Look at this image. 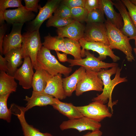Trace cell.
I'll list each match as a JSON object with an SVG mask.
<instances>
[{
    "instance_id": "obj_15",
    "label": "cell",
    "mask_w": 136,
    "mask_h": 136,
    "mask_svg": "<svg viewBox=\"0 0 136 136\" xmlns=\"http://www.w3.org/2000/svg\"><path fill=\"white\" fill-rule=\"evenodd\" d=\"M36 15L27 10L25 6L13 10H6L4 13L5 20L10 24L24 23L34 19Z\"/></svg>"
},
{
    "instance_id": "obj_8",
    "label": "cell",
    "mask_w": 136,
    "mask_h": 136,
    "mask_svg": "<svg viewBox=\"0 0 136 136\" xmlns=\"http://www.w3.org/2000/svg\"><path fill=\"white\" fill-rule=\"evenodd\" d=\"M82 47L81 54L82 57H84L85 50H91L97 52L99 55L98 57L101 60L105 59L107 56L110 57L113 61L116 62L120 59V57L116 55L109 46L99 42H88L82 38L79 41Z\"/></svg>"
},
{
    "instance_id": "obj_35",
    "label": "cell",
    "mask_w": 136,
    "mask_h": 136,
    "mask_svg": "<svg viewBox=\"0 0 136 136\" xmlns=\"http://www.w3.org/2000/svg\"><path fill=\"white\" fill-rule=\"evenodd\" d=\"M25 7L28 10L37 13L41 7L38 4L39 0H24Z\"/></svg>"
},
{
    "instance_id": "obj_19",
    "label": "cell",
    "mask_w": 136,
    "mask_h": 136,
    "mask_svg": "<svg viewBox=\"0 0 136 136\" xmlns=\"http://www.w3.org/2000/svg\"><path fill=\"white\" fill-rule=\"evenodd\" d=\"M62 74H58L49 80L44 92L54 98L62 100L66 97L63 89Z\"/></svg>"
},
{
    "instance_id": "obj_28",
    "label": "cell",
    "mask_w": 136,
    "mask_h": 136,
    "mask_svg": "<svg viewBox=\"0 0 136 136\" xmlns=\"http://www.w3.org/2000/svg\"><path fill=\"white\" fill-rule=\"evenodd\" d=\"M10 93L0 95V118L8 123L11 122L12 112L7 106V101Z\"/></svg>"
},
{
    "instance_id": "obj_5",
    "label": "cell",
    "mask_w": 136,
    "mask_h": 136,
    "mask_svg": "<svg viewBox=\"0 0 136 136\" xmlns=\"http://www.w3.org/2000/svg\"><path fill=\"white\" fill-rule=\"evenodd\" d=\"M84 54L86 57L84 58L78 60L68 59L67 62L70 64L69 66H80L84 67L86 70L98 72L104 69L118 65V64L116 63H107L102 61L95 57L88 50H85Z\"/></svg>"
},
{
    "instance_id": "obj_34",
    "label": "cell",
    "mask_w": 136,
    "mask_h": 136,
    "mask_svg": "<svg viewBox=\"0 0 136 136\" xmlns=\"http://www.w3.org/2000/svg\"><path fill=\"white\" fill-rule=\"evenodd\" d=\"M121 1L127 8L136 28V6L129 0H121Z\"/></svg>"
},
{
    "instance_id": "obj_12",
    "label": "cell",
    "mask_w": 136,
    "mask_h": 136,
    "mask_svg": "<svg viewBox=\"0 0 136 136\" xmlns=\"http://www.w3.org/2000/svg\"><path fill=\"white\" fill-rule=\"evenodd\" d=\"M21 66L18 68L14 73L15 79L19 81V84L25 89L32 87L33 76V65L30 57L25 56Z\"/></svg>"
},
{
    "instance_id": "obj_11",
    "label": "cell",
    "mask_w": 136,
    "mask_h": 136,
    "mask_svg": "<svg viewBox=\"0 0 136 136\" xmlns=\"http://www.w3.org/2000/svg\"><path fill=\"white\" fill-rule=\"evenodd\" d=\"M101 124L85 117L63 121L60 125L62 130L69 129H75L79 132L86 130L92 131L100 129Z\"/></svg>"
},
{
    "instance_id": "obj_42",
    "label": "cell",
    "mask_w": 136,
    "mask_h": 136,
    "mask_svg": "<svg viewBox=\"0 0 136 136\" xmlns=\"http://www.w3.org/2000/svg\"><path fill=\"white\" fill-rule=\"evenodd\" d=\"M131 2L136 6V0H130Z\"/></svg>"
},
{
    "instance_id": "obj_33",
    "label": "cell",
    "mask_w": 136,
    "mask_h": 136,
    "mask_svg": "<svg viewBox=\"0 0 136 136\" xmlns=\"http://www.w3.org/2000/svg\"><path fill=\"white\" fill-rule=\"evenodd\" d=\"M54 13V15L63 18H70L71 17V9L62 4H60Z\"/></svg>"
},
{
    "instance_id": "obj_44",
    "label": "cell",
    "mask_w": 136,
    "mask_h": 136,
    "mask_svg": "<svg viewBox=\"0 0 136 136\" xmlns=\"http://www.w3.org/2000/svg\"><path fill=\"white\" fill-rule=\"evenodd\" d=\"M134 40H135V46H136L135 48H136V38H135Z\"/></svg>"
},
{
    "instance_id": "obj_16",
    "label": "cell",
    "mask_w": 136,
    "mask_h": 136,
    "mask_svg": "<svg viewBox=\"0 0 136 136\" xmlns=\"http://www.w3.org/2000/svg\"><path fill=\"white\" fill-rule=\"evenodd\" d=\"M85 28L80 22L75 21L61 28H57L58 36L79 41L83 38Z\"/></svg>"
},
{
    "instance_id": "obj_26",
    "label": "cell",
    "mask_w": 136,
    "mask_h": 136,
    "mask_svg": "<svg viewBox=\"0 0 136 136\" xmlns=\"http://www.w3.org/2000/svg\"><path fill=\"white\" fill-rule=\"evenodd\" d=\"M64 39L58 36L52 37L49 35L44 37V40L42 45L44 47L50 50L61 51L70 54L66 48Z\"/></svg>"
},
{
    "instance_id": "obj_24",
    "label": "cell",
    "mask_w": 136,
    "mask_h": 136,
    "mask_svg": "<svg viewBox=\"0 0 136 136\" xmlns=\"http://www.w3.org/2000/svg\"><path fill=\"white\" fill-rule=\"evenodd\" d=\"M32 83L33 91L43 92L49 79L52 76L38 64Z\"/></svg>"
},
{
    "instance_id": "obj_32",
    "label": "cell",
    "mask_w": 136,
    "mask_h": 136,
    "mask_svg": "<svg viewBox=\"0 0 136 136\" xmlns=\"http://www.w3.org/2000/svg\"><path fill=\"white\" fill-rule=\"evenodd\" d=\"M71 18L80 22L85 21L88 12L84 8L77 7L71 9Z\"/></svg>"
},
{
    "instance_id": "obj_37",
    "label": "cell",
    "mask_w": 136,
    "mask_h": 136,
    "mask_svg": "<svg viewBox=\"0 0 136 136\" xmlns=\"http://www.w3.org/2000/svg\"><path fill=\"white\" fill-rule=\"evenodd\" d=\"M88 12L96 8H100V0H86L84 7Z\"/></svg>"
},
{
    "instance_id": "obj_40",
    "label": "cell",
    "mask_w": 136,
    "mask_h": 136,
    "mask_svg": "<svg viewBox=\"0 0 136 136\" xmlns=\"http://www.w3.org/2000/svg\"><path fill=\"white\" fill-rule=\"evenodd\" d=\"M56 52L58 59L60 62H65L67 61L68 59L67 57V54L64 53H61L58 51H56Z\"/></svg>"
},
{
    "instance_id": "obj_18",
    "label": "cell",
    "mask_w": 136,
    "mask_h": 136,
    "mask_svg": "<svg viewBox=\"0 0 136 136\" xmlns=\"http://www.w3.org/2000/svg\"><path fill=\"white\" fill-rule=\"evenodd\" d=\"M24 100L27 102L25 108L26 111L35 106L43 107L52 105L54 103V98L45 93L32 91L30 97L26 96Z\"/></svg>"
},
{
    "instance_id": "obj_29",
    "label": "cell",
    "mask_w": 136,
    "mask_h": 136,
    "mask_svg": "<svg viewBox=\"0 0 136 136\" xmlns=\"http://www.w3.org/2000/svg\"><path fill=\"white\" fill-rule=\"evenodd\" d=\"M21 0H0V24L5 23L4 13L6 9L8 8L22 7Z\"/></svg>"
},
{
    "instance_id": "obj_1",
    "label": "cell",
    "mask_w": 136,
    "mask_h": 136,
    "mask_svg": "<svg viewBox=\"0 0 136 136\" xmlns=\"http://www.w3.org/2000/svg\"><path fill=\"white\" fill-rule=\"evenodd\" d=\"M122 68L115 66L109 70H102L97 72L98 77L103 83V90L101 94L92 98V100L99 101L104 104L108 102V107L110 108L112 114L113 106L118 102V100L112 101V94L113 90L118 84L127 81L126 77H120Z\"/></svg>"
},
{
    "instance_id": "obj_21",
    "label": "cell",
    "mask_w": 136,
    "mask_h": 136,
    "mask_svg": "<svg viewBox=\"0 0 136 136\" xmlns=\"http://www.w3.org/2000/svg\"><path fill=\"white\" fill-rule=\"evenodd\" d=\"M86 71L85 69L80 66L69 76L62 78L63 86L66 97H70L75 91L77 84L84 77Z\"/></svg>"
},
{
    "instance_id": "obj_30",
    "label": "cell",
    "mask_w": 136,
    "mask_h": 136,
    "mask_svg": "<svg viewBox=\"0 0 136 136\" xmlns=\"http://www.w3.org/2000/svg\"><path fill=\"white\" fill-rule=\"evenodd\" d=\"M75 21L71 18H65L54 15L49 19L46 25L47 27L54 26L57 28L62 27Z\"/></svg>"
},
{
    "instance_id": "obj_39",
    "label": "cell",
    "mask_w": 136,
    "mask_h": 136,
    "mask_svg": "<svg viewBox=\"0 0 136 136\" xmlns=\"http://www.w3.org/2000/svg\"><path fill=\"white\" fill-rule=\"evenodd\" d=\"M0 70L8 73V71L7 62L5 57L0 55Z\"/></svg>"
},
{
    "instance_id": "obj_9",
    "label": "cell",
    "mask_w": 136,
    "mask_h": 136,
    "mask_svg": "<svg viewBox=\"0 0 136 136\" xmlns=\"http://www.w3.org/2000/svg\"><path fill=\"white\" fill-rule=\"evenodd\" d=\"M61 2V0H49L44 7H41L37 15L29 22L27 31L32 32L39 30L41 25L44 21L52 16L53 13Z\"/></svg>"
},
{
    "instance_id": "obj_10",
    "label": "cell",
    "mask_w": 136,
    "mask_h": 136,
    "mask_svg": "<svg viewBox=\"0 0 136 136\" xmlns=\"http://www.w3.org/2000/svg\"><path fill=\"white\" fill-rule=\"evenodd\" d=\"M83 38L87 41L101 42L109 46L107 30L104 23H87Z\"/></svg>"
},
{
    "instance_id": "obj_2",
    "label": "cell",
    "mask_w": 136,
    "mask_h": 136,
    "mask_svg": "<svg viewBox=\"0 0 136 136\" xmlns=\"http://www.w3.org/2000/svg\"><path fill=\"white\" fill-rule=\"evenodd\" d=\"M104 23L107 30L110 47L112 49H116L123 52L125 54L128 61L134 60L132 48L129 43V38L107 20H105Z\"/></svg>"
},
{
    "instance_id": "obj_41",
    "label": "cell",
    "mask_w": 136,
    "mask_h": 136,
    "mask_svg": "<svg viewBox=\"0 0 136 136\" xmlns=\"http://www.w3.org/2000/svg\"><path fill=\"white\" fill-rule=\"evenodd\" d=\"M102 132L100 129L89 132L82 136H101Z\"/></svg>"
},
{
    "instance_id": "obj_7",
    "label": "cell",
    "mask_w": 136,
    "mask_h": 136,
    "mask_svg": "<svg viewBox=\"0 0 136 136\" xmlns=\"http://www.w3.org/2000/svg\"><path fill=\"white\" fill-rule=\"evenodd\" d=\"M103 84L101 80L99 78L97 72L89 70H86L82 79L78 83L75 90L77 96L86 92L90 91H103Z\"/></svg>"
},
{
    "instance_id": "obj_22",
    "label": "cell",
    "mask_w": 136,
    "mask_h": 136,
    "mask_svg": "<svg viewBox=\"0 0 136 136\" xmlns=\"http://www.w3.org/2000/svg\"><path fill=\"white\" fill-rule=\"evenodd\" d=\"M54 103L51 106L53 108L66 116L69 119L80 118L82 115L73 104L62 102L58 99L54 98Z\"/></svg>"
},
{
    "instance_id": "obj_20",
    "label": "cell",
    "mask_w": 136,
    "mask_h": 136,
    "mask_svg": "<svg viewBox=\"0 0 136 136\" xmlns=\"http://www.w3.org/2000/svg\"><path fill=\"white\" fill-rule=\"evenodd\" d=\"M6 60L8 71L7 73L13 76L18 67L23 62L22 60L25 55L22 47L12 49L4 55Z\"/></svg>"
},
{
    "instance_id": "obj_36",
    "label": "cell",
    "mask_w": 136,
    "mask_h": 136,
    "mask_svg": "<svg viewBox=\"0 0 136 136\" xmlns=\"http://www.w3.org/2000/svg\"><path fill=\"white\" fill-rule=\"evenodd\" d=\"M86 0H64L62 4L71 9L77 7H84Z\"/></svg>"
},
{
    "instance_id": "obj_23",
    "label": "cell",
    "mask_w": 136,
    "mask_h": 136,
    "mask_svg": "<svg viewBox=\"0 0 136 136\" xmlns=\"http://www.w3.org/2000/svg\"><path fill=\"white\" fill-rule=\"evenodd\" d=\"M17 107L19 111V113L14 114L17 116L19 121L24 136H53L49 133L41 132L38 129L29 124L25 117L26 111L25 108L18 106Z\"/></svg>"
},
{
    "instance_id": "obj_27",
    "label": "cell",
    "mask_w": 136,
    "mask_h": 136,
    "mask_svg": "<svg viewBox=\"0 0 136 136\" xmlns=\"http://www.w3.org/2000/svg\"><path fill=\"white\" fill-rule=\"evenodd\" d=\"M66 48L74 58V59L78 60L82 58L81 52V46L79 41L69 39H64Z\"/></svg>"
},
{
    "instance_id": "obj_3",
    "label": "cell",
    "mask_w": 136,
    "mask_h": 136,
    "mask_svg": "<svg viewBox=\"0 0 136 136\" xmlns=\"http://www.w3.org/2000/svg\"><path fill=\"white\" fill-rule=\"evenodd\" d=\"M37 64L47 71L52 76L58 74L68 76L72 69L61 64L50 50L42 46L39 52L37 57Z\"/></svg>"
},
{
    "instance_id": "obj_17",
    "label": "cell",
    "mask_w": 136,
    "mask_h": 136,
    "mask_svg": "<svg viewBox=\"0 0 136 136\" xmlns=\"http://www.w3.org/2000/svg\"><path fill=\"white\" fill-rule=\"evenodd\" d=\"M100 8L102 10L107 19L112 24L120 30L123 25L121 16L114 9V3L110 0H100Z\"/></svg>"
},
{
    "instance_id": "obj_6",
    "label": "cell",
    "mask_w": 136,
    "mask_h": 136,
    "mask_svg": "<svg viewBox=\"0 0 136 136\" xmlns=\"http://www.w3.org/2000/svg\"><path fill=\"white\" fill-rule=\"evenodd\" d=\"M76 107L83 116L97 122H100L105 118H111L112 116L108 107L99 101H93L84 106Z\"/></svg>"
},
{
    "instance_id": "obj_14",
    "label": "cell",
    "mask_w": 136,
    "mask_h": 136,
    "mask_svg": "<svg viewBox=\"0 0 136 136\" xmlns=\"http://www.w3.org/2000/svg\"><path fill=\"white\" fill-rule=\"evenodd\" d=\"M113 2L120 14L123 21V26L120 30L130 40H134L136 38V28L126 6L121 0H116Z\"/></svg>"
},
{
    "instance_id": "obj_25",
    "label": "cell",
    "mask_w": 136,
    "mask_h": 136,
    "mask_svg": "<svg viewBox=\"0 0 136 136\" xmlns=\"http://www.w3.org/2000/svg\"><path fill=\"white\" fill-rule=\"evenodd\" d=\"M14 76L0 71V95L11 93L16 91L17 84Z\"/></svg>"
},
{
    "instance_id": "obj_38",
    "label": "cell",
    "mask_w": 136,
    "mask_h": 136,
    "mask_svg": "<svg viewBox=\"0 0 136 136\" xmlns=\"http://www.w3.org/2000/svg\"><path fill=\"white\" fill-rule=\"evenodd\" d=\"M7 27L4 23L0 25V52L1 55L3 54V44L4 37L7 31Z\"/></svg>"
},
{
    "instance_id": "obj_43",
    "label": "cell",
    "mask_w": 136,
    "mask_h": 136,
    "mask_svg": "<svg viewBox=\"0 0 136 136\" xmlns=\"http://www.w3.org/2000/svg\"><path fill=\"white\" fill-rule=\"evenodd\" d=\"M133 51L136 56V48H134L133 49Z\"/></svg>"
},
{
    "instance_id": "obj_4",
    "label": "cell",
    "mask_w": 136,
    "mask_h": 136,
    "mask_svg": "<svg viewBox=\"0 0 136 136\" xmlns=\"http://www.w3.org/2000/svg\"><path fill=\"white\" fill-rule=\"evenodd\" d=\"M22 47L25 56H29L33 68L36 69L38 64L37 57L38 54L42 48L39 30L32 32L27 31L22 35Z\"/></svg>"
},
{
    "instance_id": "obj_13",
    "label": "cell",
    "mask_w": 136,
    "mask_h": 136,
    "mask_svg": "<svg viewBox=\"0 0 136 136\" xmlns=\"http://www.w3.org/2000/svg\"><path fill=\"white\" fill-rule=\"evenodd\" d=\"M23 23H14L10 32L5 35L3 44V54L11 50L22 47L23 41L21 30Z\"/></svg>"
},
{
    "instance_id": "obj_31",
    "label": "cell",
    "mask_w": 136,
    "mask_h": 136,
    "mask_svg": "<svg viewBox=\"0 0 136 136\" xmlns=\"http://www.w3.org/2000/svg\"><path fill=\"white\" fill-rule=\"evenodd\" d=\"M100 8L94 9L88 12L85 22L87 23H104L106 20Z\"/></svg>"
}]
</instances>
